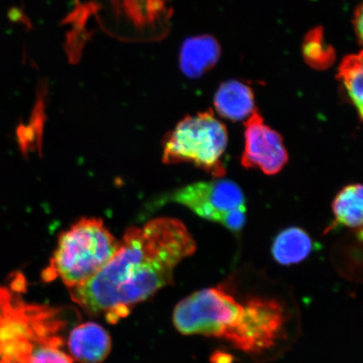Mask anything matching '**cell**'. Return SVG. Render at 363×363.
<instances>
[{"label":"cell","mask_w":363,"mask_h":363,"mask_svg":"<svg viewBox=\"0 0 363 363\" xmlns=\"http://www.w3.org/2000/svg\"><path fill=\"white\" fill-rule=\"evenodd\" d=\"M196 243L183 222L157 218L125 231L115 255L84 284L69 289L72 301L92 315L117 323L131 308L174 282L179 262Z\"/></svg>","instance_id":"6da1fadb"},{"label":"cell","mask_w":363,"mask_h":363,"mask_svg":"<svg viewBox=\"0 0 363 363\" xmlns=\"http://www.w3.org/2000/svg\"><path fill=\"white\" fill-rule=\"evenodd\" d=\"M119 247L101 219L82 218L59 235L43 279L52 282L60 279L68 289L78 287L97 274Z\"/></svg>","instance_id":"7a4b0ae2"},{"label":"cell","mask_w":363,"mask_h":363,"mask_svg":"<svg viewBox=\"0 0 363 363\" xmlns=\"http://www.w3.org/2000/svg\"><path fill=\"white\" fill-rule=\"evenodd\" d=\"M228 144L225 125L208 110L188 116L167 135L162 160L167 164L189 162L214 179L226 174L223 157Z\"/></svg>","instance_id":"3957f363"},{"label":"cell","mask_w":363,"mask_h":363,"mask_svg":"<svg viewBox=\"0 0 363 363\" xmlns=\"http://www.w3.org/2000/svg\"><path fill=\"white\" fill-rule=\"evenodd\" d=\"M243 306L224 286L208 288L190 294L176 306L172 320L184 335L224 338L238 323Z\"/></svg>","instance_id":"277c9868"},{"label":"cell","mask_w":363,"mask_h":363,"mask_svg":"<svg viewBox=\"0 0 363 363\" xmlns=\"http://www.w3.org/2000/svg\"><path fill=\"white\" fill-rule=\"evenodd\" d=\"M169 199L235 233L246 224V199L242 189L230 180L215 179L189 184L172 193Z\"/></svg>","instance_id":"5b68a950"},{"label":"cell","mask_w":363,"mask_h":363,"mask_svg":"<svg viewBox=\"0 0 363 363\" xmlns=\"http://www.w3.org/2000/svg\"><path fill=\"white\" fill-rule=\"evenodd\" d=\"M287 315L278 299L249 298L238 323L225 335L238 350L256 354L269 350L284 334Z\"/></svg>","instance_id":"8992f818"},{"label":"cell","mask_w":363,"mask_h":363,"mask_svg":"<svg viewBox=\"0 0 363 363\" xmlns=\"http://www.w3.org/2000/svg\"><path fill=\"white\" fill-rule=\"evenodd\" d=\"M244 125L242 165L245 169H260L266 175L279 174L289 162L282 135L265 124L257 108Z\"/></svg>","instance_id":"52a82bcc"},{"label":"cell","mask_w":363,"mask_h":363,"mask_svg":"<svg viewBox=\"0 0 363 363\" xmlns=\"http://www.w3.org/2000/svg\"><path fill=\"white\" fill-rule=\"evenodd\" d=\"M111 338L106 330L86 322L72 330L67 340L71 356L80 363H101L111 351Z\"/></svg>","instance_id":"ba28073f"},{"label":"cell","mask_w":363,"mask_h":363,"mask_svg":"<svg viewBox=\"0 0 363 363\" xmlns=\"http://www.w3.org/2000/svg\"><path fill=\"white\" fill-rule=\"evenodd\" d=\"M220 48L215 38L201 35L189 38L182 47L180 67L185 75L197 79L219 60Z\"/></svg>","instance_id":"9c48e42d"},{"label":"cell","mask_w":363,"mask_h":363,"mask_svg":"<svg viewBox=\"0 0 363 363\" xmlns=\"http://www.w3.org/2000/svg\"><path fill=\"white\" fill-rule=\"evenodd\" d=\"M218 113L231 121L246 119L255 110V101L251 88L238 81L222 84L214 101Z\"/></svg>","instance_id":"30bf717a"},{"label":"cell","mask_w":363,"mask_h":363,"mask_svg":"<svg viewBox=\"0 0 363 363\" xmlns=\"http://www.w3.org/2000/svg\"><path fill=\"white\" fill-rule=\"evenodd\" d=\"M362 184H356L340 190L333 203L335 220L328 231L343 226L362 233Z\"/></svg>","instance_id":"8fae6325"},{"label":"cell","mask_w":363,"mask_h":363,"mask_svg":"<svg viewBox=\"0 0 363 363\" xmlns=\"http://www.w3.org/2000/svg\"><path fill=\"white\" fill-rule=\"evenodd\" d=\"M312 248V240L305 230L290 227L277 235L271 251L277 262L289 266L305 260Z\"/></svg>","instance_id":"7c38bea8"},{"label":"cell","mask_w":363,"mask_h":363,"mask_svg":"<svg viewBox=\"0 0 363 363\" xmlns=\"http://www.w3.org/2000/svg\"><path fill=\"white\" fill-rule=\"evenodd\" d=\"M337 79L342 82L348 97L357 108L358 116L363 115L362 52L345 57L338 68Z\"/></svg>","instance_id":"4fadbf2b"},{"label":"cell","mask_w":363,"mask_h":363,"mask_svg":"<svg viewBox=\"0 0 363 363\" xmlns=\"http://www.w3.org/2000/svg\"><path fill=\"white\" fill-rule=\"evenodd\" d=\"M36 99L35 107L33 108V116H31L30 124L28 125H21L17 130L18 142L23 153L28 152L31 147H33L34 143L40 146V135L43 128L45 120V95H47V86L40 84Z\"/></svg>","instance_id":"5bb4252c"},{"label":"cell","mask_w":363,"mask_h":363,"mask_svg":"<svg viewBox=\"0 0 363 363\" xmlns=\"http://www.w3.org/2000/svg\"><path fill=\"white\" fill-rule=\"evenodd\" d=\"M303 54L308 65L316 69H325L335 61V50L326 45L322 28L312 30L303 45Z\"/></svg>","instance_id":"9a60e30c"},{"label":"cell","mask_w":363,"mask_h":363,"mask_svg":"<svg viewBox=\"0 0 363 363\" xmlns=\"http://www.w3.org/2000/svg\"><path fill=\"white\" fill-rule=\"evenodd\" d=\"M362 6H357L354 13L353 26L357 36L358 43H362Z\"/></svg>","instance_id":"2e32d148"},{"label":"cell","mask_w":363,"mask_h":363,"mask_svg":"<svg viewBox=\"0 0 363 363\" xmlns=\"http://www.w3.org/2000/svg\"><path fill=\"white\" fill-rule=\"evenodd\" d=\"M212 363H233V357L223 352H216L211 357Z\"/></svg>","instance_id":"e0dca14e"},{"label":"cell","mask_w":363,"mask_h":363,"mask_svg":"<svg viewBox=\"0 0 363 363\" xmlns=\"http://www.w3.org/2000/svg\"><path fill=\"white\" fill-rule=\"evenodd\" d=\"M0 363H21V362H13V361H0Z\"/></svg>","instance_id":"ac0fdd59"}]
</instances>
